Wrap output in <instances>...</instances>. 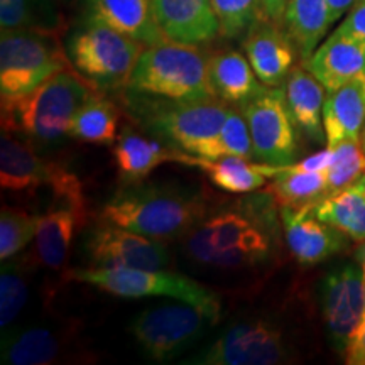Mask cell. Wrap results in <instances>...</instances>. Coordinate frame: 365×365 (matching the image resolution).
<instances>
[{
  "label": "cell",
  "instance_id": "1",
  "mask_svg": "<svg viewBox=\"0 0 365 365\" xmlns=\"http://www.w3.org/2000/svg\"><path fill=\"white\" fill-rule=\"evenodd\" d=\"M207 213L200 190L175 182H129L102 208L103 223L127 228L150 239L171 240L188 235Z\"/></svg>",
  "mask_w": 365,
  "mask_h": 365
},
{
  "label": "cell",
  "instance_id": "2",
  "mask_svg": "<svg viewBox=\"0 0 365 365\" xmlns=\"http://www.w3.org/2000/svg\"><path fill=\"white\" fill-rule=\"evenodd\" d=\"M97 91L75 66L54 73L29 93L2 102V130L36 145L58 143L70 135L73 115Z\"/></svg>",
  "mask_w": 365,
  "mask_h": 365
},
{
  "label": "cell",
  "instance_id": "3",
  "mask_svg": "<svg viewBox=\"0 0 365 365\" xmlns=\"http://www.w3.org/2000/svg\"><path fill=\"white\" fill-rule=\"evenodd\" d=\"M132 120L171 148L207 158L230 108L218 100H173L127 90Z\"/></svg>",
  "mask_w": 365,
  "mask_h": 365
},
{
  "label": "cell",
  "instance_id": "4",
  "mask_svg": "<svg viewBox=\"0 0 365 365\" xmlns=\"http://www.w3.org/2000/svg\"><path fill=\"white\" fill-rule=\"evenodd\" d=\"M208 61L198 44L166 39L145 46L125 90L173 100H215Z\"/></svg>",
  "mask_w": 365,
  "mask_h": 365
},
{
  "label": "cell",
  "instance_id": "5",
  "mask_svg": "<svg viewBox=\"0 0 365 365\" xmlns=\"http://www.w3.org/2000/svg\"><path fill=\"white\" fill-rule=\"evenodd\" d=\"M0 185L14 195L34 196L48 190L63 207L88 210L80 178L61 163L39 156L26 137L2 130L0 137Z\"/></svg>",
  "mask_w": 365,
  "mask_h": 365
},
{
  "label": "cell",
  "instance_id": "6",
  "mask_svg": "<svg viewBox=\"0 0 365 365\" xmlns=\"http://www.w3.org/2000/svg\"><path fill=\"white\" fill-rule=\"evenodd\" d=\"M220 307L188 301L163 303L137 313L129 330L150 360L170 362L202 340L220 322Z\"/></svg>",
  "mask_w": 365,
  "mask_h": 365
},
{
  "label": "cell",
  "instance_id": "7",
  "mask_svg": "<svg viewBox=\"0 0 365 365\" xmlns=\"http://www.w3.org/2000/svg\"><path fill=\"white\" fill-rule=\"evenodd\" d=\"M66 51L75 70L95 88H127L144 44L100 22L86 21L68 36Z\"/></svg>",
  "mask_w": 365,
  "mask_h": 365
},
{
  "label": "cell",
  "instance_id": "8",
  "mask_svg": "<svg viewBox=\"0 0 365 365\" xmlns=\"http://www.w3.org/2000/svg\"><path fill=\"white\" fill-rule=\"evenodd\" d=\"M73 68L59 33L11 29L0 36L2 102L29 93L54 73Z\"/></svg>",
  "mask_w": 365,
  "mask_h": 365
},
{
  "label": "cell",
  "instance_id": "9",
  "mask_svg": "<svg viewBox=\"0 0 365 365\" xmlns=\"http://www.w3.org/2000/svg\"><path fill=\"white\" fill-rule=\"evenodd\" d=\"M66 279L91 284L105 293L118 298H150L164 296L178 301H188L205 307H220V301L208 287L178 272L164 269H135V267H90L70 269L65 272Z\"/></svg>",
  "mask_w": 365,
  "mask_h": 365
},
{
  "label": "cell",
  "instance_id": "10",
  "mask_svg": "<svg viewBox=\"0 0 365 365\" xmlns=\"http://www.w3.org/2000/svg\"><path fill=\"white\" fill-rule=\"evenodd\" d=\"M289 359L282 331L266 318L232 323L188 364L196 365H274Z\"/></svg>",
  "mask_w": 365,
  "mask_h": 365
},
{
  "label": "cell",
  "instance_id": "11",
  "mask_svg": "<svg viewBox=\"0 0 365 365\" xmlns=\"http://www.w3.org/2000/svg\"><path fill=\"white\" fill-rule=\"evenodd\" d=\"M240 108L250 130L255 161L272 166L293 164L299 153L298 127L287 108L284 88H266Z\"/></svg>",
  "mask_w": 365,
  "mask_h": 365
},
{
  "label": "cell",
  "instance_id": "12",
  "mask_svg": "<svg viewBox=\"0 0 365 365\" xmlns=\"http://www.w3.org/2000/svg\"><path fill=\"white\" fill-rule=\"evenodd\" d=\"M319 307L333 349L345 354L365 312L364 267L340 264L328 271L319 282Z\"/></svg>",
  "mask_w": 365,
  "mask_h": 365
},
{
  "label": "cell",
  "instance_id": "13",
  "mask_svg": "<svg viewBox=\"0 0 365 365\" xmlns=\"http://www.w3.org/2000/svg\"><path fill=\"white\" fill-rule=\"evenodd\" d=\"M85 252L95 267H135L156 271L171 264V255L161 240L112 223H102L90 232L85 242Z\"/></svg>",
  "mask_w": 365,
  "mask_h": 365
},
{
  "label": "cell",
  "instance_id": "14",
  "mask_svg": "<svg viewBox=\"0 0 365 365\" xmlns=\"http://www.w3.org/2000/svg\"><path fill=\"white\" fill-rule=\"evenodd\" d=\"M281 218L287 247L301 266H314L346 247L344 232L318 220L308 207H281Z\"/></svg>",
  "mask_w": 365,
  "mask_h": 365
},
{
  "label": "cell",
  "instance_id": "15",
  "mask_svg": "<svg viewBox=\"0 0 365 365\" xmlns=\"http://www.w3.org/2000/svg\"><path fill=\"white\" fill-rule=\"evenodd\" d=\"M242 48L257 78L266 86H281L294 68L298 49L276 22L261 19L245 33Z\"/></svg>",
  "mask_w": 365,
  "mask_h": 365
},
{
  "label": "cell",
  "instance_id": "16",
  "mask_svg": "<svg viewBox=\"0 0 365 365\" xmlns=\"http://www.w3.org/2000/svg\"><path fill=\"white\" fill-rule=\"evenodd\" d=\"M163 34L171 41L203 44L220 34L212 0H150Z\"/></svg>",
  "mask_w": 365,
  "mask_h": 365
},
{
  "label": "cell",
  "instance_id": "17",
  "mask_svg": "<svg viewBox=\"0 0 365 365\" xmlns=\"http://www.w3.org/2000/svg\"><path fill=\"white\" fill-rule=\"evenodd\" d=\"M328 91L365 76V46L335 29L304 61Z\"/></svg>",
  "mask_w": 365,
  "mask_h": 365
},
{
  "label": "cell",
  "instance_id": "18",
  "mask_svg": "<svg viewBox=\"0 0 365 365\" xmlns=\"http://www.w3.org/2000/svg\"><path fill=\"white\" fill-rule=\"evenodd\" d=\"M175 163L195 166L208 176V180L220 190L228 193L244 195L266 186L267 180H272L284 170V166H272L266 163H252L250 159L225 156L218 159H208L195 154L178 150Z\"/></svg>",
  "mask_w": 365,
  "mask_h": 365
},
{
  "label": "cell",
  "instance_id": "19",
  "mask_svg": "<svg viewBox=\"0 0 365 365\" xmlns=\"http://www.w3.org/2000/svg\"><path fill=\"white\" fill-rule=\"evenodd\" d=\"M85 19L100 22L144 46L163 43V34L150 0H86Z\"/></svg>",
  "mask_w": 365,
  "mask_h": 365
},
{
  "label": "cell",
  "instance_id": "20",
  "mask_svg": "<svg viewBox=\"0 0 365 365\" xmlns=\"http://www.w3.org/2000/svg\"><path fill=\"white\" fill-rule=\"evenodd\" d=\"M88 222V210L59 207L39 215L36 230V257L51 271L66 267L73 239Z\"/></svg>",
  "mask_w": 365,
  "mask_h": 365
},
{
  "label": "cell",
  "instance_id": "21",
  "mask_svg": "<svg viewBox=\"0 0 365 365\" xmlns=\"http://www.w3.org/2000/svg\"><path fill=\"white\" fill-rule=\"evenodd\" d=\"M178 149L164 145L158 137H148L134 127H122L115 145H113V163L118 178L129 182L144 181L150 173L164 163H175Z\"/></svg>",
  "mask_w": 365,
  "mask_h": 365
},
{
  "label": "cell",
  "instance_id": "22",
  "mask_svg": "<svg viewBox=\"0 0 365 365\" xmlns=\"http://www.w3.org/2000/svg\"><path fill=\"white\" fill-rule=\"evenodd\" d=\"M208 66L213 91L223 103L242 107L266 90L247 56L235 49H220L210 54Z\"/></svg>",
  "mask_w": 365,
  "mask_h": 365
},
{
  "label": "cell",
  "instance_id": "23",
  "mask_svg": "<svg viewBox=\"0 0 365 365\" xmlns=\"http://www.w3.org/2000/svg\"><path fill=\"white\" fill-rule=\"evenodd\" d=\"M327 148L345 139H359L365 125V76L328 91L323 105Z\"/></svg>",
  "mask_w": 365,
  "mask_h": 365
},
{
  "label": "cell",
  "instance_id": "24",
  "mask_svg": "<svg viewBox=\"0 0 365 365\" xmlns=\"http://www.w3.org/2000/svg\"><path fill=\"white\" fill-rule=\"evenodd\" d=\"M325 86L303 66H294L286 78V103L298 129L319 144L325 137L323 125V105H325Z\"/></svg>",
  "mask_w": 365,
  "mask_h": 365
},
{
  "label": "cell",
  "instance_id": "25",
  "mask_svg": "<svg viewBox=\"0 0 365 365\" xmlns=\"http://www.w3.org/2000/svg\"><path fill=\"white\" fill-rule=\"evenodd\" d=\"M202 228L207 234L210 245L217 250L242 249L261 255L262 259H267L271 250L264 228L239 212H223L213 215L203 223Z\"/></svg>",
  "mask_w": 365,
  "mask_h": 365
},
{
  "label": "cell",
  "instance_id": "26",
  "mask_svg": "<svg viewBox=\"0 0 365 365\" xmlns=\"http://www.w3.org/2000/svg\"><path fill=\"white\" fill-rule=\"evenodd\" d=\"M61 336L48 327H27L2 331V364L46 365L61 357Z\"/></svg>",
  "mask_w": 365,
  "mask_h": 365
},
{
  "label": "cell",
  "instance_id": "27",
  "mask_svg": "<svg viewBox=\"0 0 365 365\" xmlns=\"http://www.w3.org/2000/svg\"><path fill=\"white\" fill-rule=\"evenodd\" d=\"M312 215L354 240H365V191L359 182L308 205Z\"/></svg>",
  "mask_w": 365,
  "mask_h": 365
},
{
  "label": "cell",
  "instance_id": "28",
  "mask_svg": "<svg viewBox=\"0 0 365 365\" xmlns=\"http://www.w3.org/2000/svg\"><path fill=\"white\" fill-rule=\"evenodd\" d=\"M330 26L327 0H289L284 27L303 61L322 44Z\"/></svg>",
  "mask_w": 365,
  "mask_h": 365
},
{
  "label": "cell",
  "instance_id": "29",
  "mask_svg": "<svg viewBox=\"0 0 365 365\" xmlns=\"http://www.w3.org/2000/svg\"><path fill=\"white\" fill-rule=\"evenodd\" d=\"M120 110L97 91L76 110L71 118L70 137L86 144L112 145L118 137Z\"/></svg>",
  "mask_w": 365,
  "mask_h": 365
},
{
  "label": "cell",
  "instance_id": "30",
  "mask_svg": "<svg viewBox=\"0 0 365 365\" xmlns=\"http://www.w3.org/2000/svg\"><path fill=\"white\" fill-rule=\"evenodd\" d=\"M264 190L272 195L277 207H308L327 195L325 171H304L296 164H287L274 176Z\"/></svg>",
  "mask_w": 365,
  "mask_h": 365
},
{
  "label": "cell",
  "instance_id": "31",
  "mask_svg": "<svg viewBox=\"0 0 365 365\" xmlns=\"http://www.w3.org/2000/svg\"><path fill=\"white\" fill-rule=\"evenodd\" d=\"M0 26L2 31L61 33L63 16L53 0H0Z\"/></svg>",
  "mask_w": 365,
  "mask_h": 365
},
{
  "label": "cell",
  "instance_id": "32",
  "mask_svg": "<svg viewBox=\"0 0 365 365\" xmlns=\"http://www.w3.org/2000/svg\"><path fill=\"white\" fill-rule=\"evenodd\" d=\"M29 299L27 264L21 259H9L0 272V328L6 331L26 308Z\"/></svg>",
  "mask_w": 365,
  "mask_h": 365
},
{
  "label": "cell",
  "instance_id": "33",
  "mask_svg": "<svg viewBox=\"0 0 365 365\" xmlns=\"http://www.w3.org/2000/svg\"><path fill=\"white\" fill-rule=\"evenodd\" d=\"M186 252L195 262L202 266L223 269V271H237V269L252 267L255 264L266 261L261 255L247 252L242 249L217 250L210 245L207 234L202 227H195L186 239Z\"/></svg>",
  "mask_w": 365,
  "mask_h": 365
},
{
  "label": "cell",
  "instance_id": "34",
  "mask_svg": "<svg viewBox=\"0 0 365 365\" xmlns=\"http://www.w3.org/2000/svg\"><path fill=\"white\" fill-rule=\"evenodd\" d=\"M331 149L325 170L327 195L349 188L365 175V150L359 139H345Z\"/></svg>",
  "mask_w": 365,
  "mask_h": 365
},
{
  "label": "cell",
  "instance_id": "35",
  "mask_svg": "<svg viewBox=\"0 0 365 365\" xmlns=\"http://www.w3.org/2000/svg\"><path fill=\"white\" fill-rule=\"evenodd\" d=\"M39 215L27 213L26 210L2 207L0 212V259L9 261L26 249L31 239L36 237Z\"/></svg>",
  "mask_w": 365,
  "mask_h": 365
},
{
  "label": "cell",
  "instance_id": "36",
  "mask_svg": "<svg viewBox=\"0 0 365 365\" xmlns=\"http://www.w3.org/2000/svg\"><path fill=\"white\" fill-rule=\"evenodd\" d=\"M220 34L234 39L264 19L262 0H212Z\"/></svg>",
  "mask_w": 365,
  "mask_h": 365
},
{
  "label": "cell",
  "instance_id": "37",
  "mask_svg": "<svg viewBox=\"0 0 365 365\" xmlns=\"http://www.w3.org/2000/svg\"><path fill=\"white\" fill-rule=\"evenodd\" d=\"M225 156H237L244 159H254L252 139L250 130L245 120L244 113L237 110H228V115L223 122L220 132H218L215 143L210 148L207 158L218 159Z\"/></svg>",
  "mask_w": 365,
  "mask_h": 365
},
{
  "label": "cell",
  "instance_id": "38",
  "mask_svg": "<svg viewBox=\"0 0 365 365\" xmlns=\"http://www.w3.org/2000/svg\"><path fill=\"white\" fill-rule=\"evenodd\" d=\"M336 29L365 46V0H357Z\"/></svg>",
  "mask_w": 365,
  "mask_h": 365
},
{
  "label": "cell",
  "instance_id": "39",
  "mask_svg": "<svg viewBox=\"0 0 365 365\" xmlns=\"http://www.w3.org/2000/svg\"><path fill=\"white\" fill-rule=\"evenodd\" d=\"M345 362L349 365H365V312L357 331L345 350Z\"/></svg>",
  "mask_w": 365,
  "mask_h": 365
},
{
  "label": "cell",
  "instance_id": "40",
  "mask_svg": "<svg viewBox=\"0 0 365 365\" xmlns=\"http://www.w3.org/2000/svg\"><path fill=\"white\" fill-rule=\"evenodd\" d=\"M289 6V0H262L264 19L276 22V24H284V16Z\"/></svg>",
  "mask_w": 365,
  "mask_h": 365
},
{
  "label": "cell",
  "instance_id": "41",
  "mask_svg": "<svg viewBox=\"0 0 365 365\" xmlns=\"http://www.w3.org/2000/svg\"><path fill=\"white\" fill-rule=\"evenodd\" d=\"M355 2H357V0H327L331 24H335L336 21H340L341 17L350 11V7H352Z\"/></svg>",
  "mask_w": 365,
  "mask_h": 365
},
{
  "label": "cell",
  "instance_id": "42",
  "mask_svg": "<svg viewBox=\"0 0 365 365\" xmlns=\"http://www.w3.org/2000/svg\"><path fill=\"white\" fill-rule=\"evenodd\" d=\"M355 257H357V261L360 262V266H362L364 271H365V240H364L362 245H359V247H357V252H355Z\"/></svg>",
  "mask_w": 365,
  "mask_h": 365
},
{
  "label": "cell",
  "instance_id": "43",
  "mask_svg": "<svg viewBox=\"0 0 365 365\" xmlns=\"http://www.w3.org/2000/svg\"><path fill=\"white\" fill-rule=\"evenodd\" d=\"M357 182H359V185H360V186H362V188H364V191H365V175H364L362 178H360V180H359Z\"/></svg>",
  "mask_w": 365,
  "mask_h": 365
},
{
  "label": "cell",
  "instance_id": "44",
  "mask_svg": "<svg viewBox=\"0 0 365 365\" xmlns=\"http://www.w3.org/2000/svg\"><path fill=\"white\" fill-rule=\"evenodd\" d=\"M362 145H364V150H365V132H364V144Z\"/></svg>",
  "mask_w": 365,
  "mask_h": 365
}]
</instances>
